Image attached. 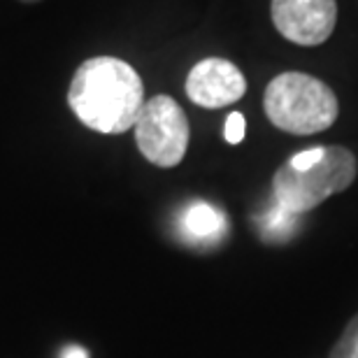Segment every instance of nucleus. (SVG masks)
<instances>
[{"mask_svg": "<svg viewBox=\"0 0 358 358\" xmlns=\"http://www.w3.org/2000/svg\"><path fill=\"white\" fill-rule=\"evenodd\" d=\"M68 105L91 131L119 135L131 131L145 107V84L131 63L93 56L73 75Z\"/></svg>", "mask_w": 358, "mask_h": 358, "instance_id": "1", "label": "nucleus"}, {"mask_svg": "<svg viewBox=\"0 0 358 358\" xmlns=\"http://www.w3.org/2000/svg\"><path fill=\"white\" fill-rule=\"evenodd\" d=\"M268 119L291 135H314L328 131L340 114L333 89L307 73H282L268 84L263 96Z\"/></svg>", "mask_w": 358, "mask_h": 358, "instance_id": "2", "label": "nucleus"}, {"mask_svg": "<svg viewBox=\"0 0 358 358\" xmlns=\"http://www.w3.org/2000/svg\"><path fill=\"white\" fill-rule=\"evenodd\" d=\"M356 173V156L347 147H326L324 159L307 170H293L284 163L272 177V198L284 210L300 217L319 207L326 198L347 191Z\"/></svg>", "mask_w": 358, "mask_h": 358, "instance_id": "3", "label": "nucleus"}, {"mask_svg": "<svg viewBox=\"0 0 358 358\" xmlns=\"http://www.w3.org/2000/svg\"><path fill=\"white\" fill-rule=\"evenodd\" d=\"M191 128L184 110L170 96H154L135 121V142L142 156L159 168H175L189 149Z\"/></svg>", "mask_w": 358, "mask_h": 358, "instance_id": "4", "label": "nucleus"}, {"mask_svg": "<svg viewBox=\"0 0 358 358\" xmlns=\"http://www.w3.org/2000/svg\"><path fill=\"white\" fill-rule=\"evenodd\" d=\"M270 14L282 38L300 47H317L335 31L338 0H272Z\"/></svg>", "mask_w": 358, "mask_h": 358, "instance_id": "5", "label": "nucleus"}, {"mask_svg": "<svg viewBox=\"0 0 358 358\" xmlns=\"http://www.w3.org/2000/svg\"><path fill=\"white\" fill-rule=\"evenodd\" d=\"M186 96L200 107L219 110L233 105L247 93V80L235 63L226 59H203L186 77Z\"/></svg>", "mask_w": 358, "mask_h": 358, "instance_id": "6", "label": "nucleus"}, {"mask_svg": "<svg viewBox=\"0 0 358 358\" xmlns=\"http://www.w3.org/2000/svg\"><path fill=\"white\" fill-rule=\"evenodd\" d=\"M177 228L191 245H219L228 233V217L205 200H193L179 214Z\"/></svg>", "mask_w": 358, "mask_h": 358, "instance_id": "7", "label": "nucleus"}, {"mask_svg": "<svg viewBox=\"0 0 358 358\" xmlns=\"http://www.w3.org/2000/svg\"><path fill=\"white\" fill-rule=\"evenodd\" d=\"M296 221H298V214L284 210L275 200L270 210L261 212L259 217H256V226H259L261 238H266L270 242H284L296 233V228H298Z\"/></svg>", "mask_w": 358, "mask_h": 358, "instance_id": "8", "label": "nucleus"}, {"mask_svg": "<svg viewBox=\"0 0 358 358\" xmlns=\"http://www.w3.org/2000/svg\"><path fill=\"white\" fill-rule=\"evenodd\" d=\"M328 358H358V314L349 321V326L335 342Z\"/></svg>", "mask_w": 358, "mask_h": 358, "instance_id": "9", "label": "nucleus"}, {"mask_svg": "<svg viewBox=\"0 0 358 358\" xmlns=\"http://www.w3.org/2000/svg\"><path fill=\"white\" fill-rule=\"evenodd\" d=\"M247 135V121L240 112H231L224 124V138L228 145H240Z\"/></svg>", "mask_w": 358, "mask_h": 358, "instance_id": "10", "label": "nucleus"}, {"mask_svg": "<svg viewBox=\"0 0 358 358\" xmlns=\"http://www.w3.org/2000/svg\"><path fill=\"white\" fill-rule=\"evenodd\" d=\"M324 152L326 147H312V149H305V152H298L293 154L289 161H286V166H291L293 170H307L312 168L314 163H319L324 159Z\"/></svg>", "mask_w": 358, "mask_h": 358, "instance_id": "11", "label": "nucleus"}, {"mask_svg": "<svg viewBox=\"0 0 358 358\" xmlns=\"http://www.w3.org/2000/svg\"><path fill=\"white\" fill-rule=\"evenodd\" d=\"M61 358H89V354H87V349H82L77 345H70V347H66L61 352Z\"/></svg>", "mask_w": 358, "mask_h": 358, "instance_id": "12", "label": "nucleus"}, {"mask_svg": "<svg viewBox=\"0 0 358 358\" xmlns=\"http://www.w3.org/2000/svg\"><path fill=\"white\" fill-rule=\"evenodd\" d=\"M19 3H40V0H19Z\"/></svg>", "mask_w": 358, "mask_h": 358, "instance_id": "13", "label": "nucleus"}]
</instances>
